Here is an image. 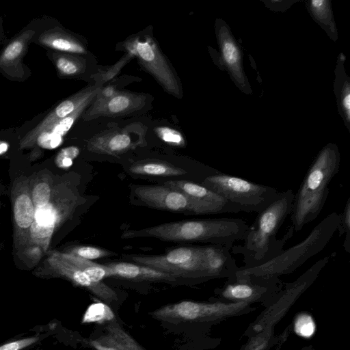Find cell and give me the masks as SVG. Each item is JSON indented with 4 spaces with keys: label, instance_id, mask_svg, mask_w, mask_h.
<instances>
[{
    "label": "cell",
    "instance_id": "6da1fadb",
    "mask_svg": "<svg viewBox=\"0 0 350 350\" xmlns=\"http://www.w3.org/2000/svg\"><path fill=\"white\" fill-rule=\"evenodd\" d=\"M294 195L292 189L279 192L275 199L258 215L249 226L242 245H232L233 254H241L243 267L252 268L263 265L278 256L286 243L293 236L294 228L278 238L277 234L292 210Z\"/></svg>",
    "mask_w": 350,
    "mask_h": 350
},
{
    "label": "cell",
    "instance_id": "7a4b0ae2",
    "mask_svg": "<svg viewBox=\"0 0 350 350\" xmlns=\"http://www.w3.org/2000/svg\"><path fill=\"white\" fill-rule=\"evenodd\" d=\"M249 225L240 218L219 217L164 223L122 232L121 238L153 237L166 241L204 242L232 247L243 240Z\"/></svg>",
    "mask_w": 350,
    "mask_h": 350
},
{
    "label": "cell",
    "instance_id": "3957f363",
    "mask_svg": "<svg viewBox=\"0 0 350 350\" xmlns=\"http://www.w3.org/2000/svg\"><path fill=\"white\" fill-rule=\"evenodd\" d=\"M340 154L333 143L325 145L317 154L296 194L289 215L295 232L316 219L329 193V185L338 172Z\"/></svg>",
    "mask_w": 350,
    "mask_h": 350
},
{
    "label": "cell",
    "instance_id": "277c9868",
    "mask_svg": "<svg viewBox=\"0 0 350 350\" xmlns=\"http://www.w3.org/2000/svg\"><path fill=\"white\" fill-rule=\"evenodd\" d=\"M340 214L333 212L321 220L300 243L284 250L267 262L252 268H238L237 280H262L293 271L310 258L322 251L336 232Z\"/></svg>",
    "mask_w": 350,
    "mask_h": 350
},
{
    "label": "cell",
    "instance_id": "5b68a950",
    "mask_svg": "<svg viewBox=\"0 0 350 350\" xmlns=\"http://www.w3.org/2000/svg\"><path fill=\"white\" fill-rule=\"evenodd\" d=\"M200 184L237 204L243 212H260L280 192L275 188L221 172L206 177Z\"/></svg>",
    "mask_w": 350,
    "mask_h": 350
},
{
    "label": "cell",
    "instance_id": "8992f818",
    "mask_svg": "<svg viewBox=\"0 0 350 350\" xmlns=\"http://www.w3.org/2000/svg\"><path fill=\"white\" fill-rule=\"evenodd\" d=\"M124 258L174 275L176 278H208L204 246H183L161 255L124 254Z\"/></svg>",
    "mask_w": 350,
    "mask_h": 350
},
{
    "label": "cell",
    "instance_id": "52a82bcc",
    "mask_svg": "<svg viewBox=\"0 0 350 350\" xmlns=\"http://www.w3.org/2000/svg\"><path fill=\"white\" fill-rule=\"evenodd\" d=\"M135 193L142 202L157 209L193 215L219 214L214 208L165 185L137 186Z\"/></svg>",
    "mask_w": 350,
    "mask_h": 350
},
{
    "label": "cell",
    "instance_id": "ba28073f",
    "mask_svg": "<svg viewBox=\"0 0 350 350\" xmlns=\"http://www.w3.org/2000/svg\"><path fill=\"white\" fill-rule=\"evenodd\" d=\"M133 48L134 54L145 70L167 93L180 98L183 91L180 81L153 38L147 36L137 40Z\"/></svg>",
    "mask_w": 350,
    "mask_h": 350
},
{
    "label": "cell",
    "instance_id": "9c48e42d",
    "mask_svg": "<svg viewBox=\"0 0 350 350\" xmlns=\"http://www.w3.org/2000/svg\"><path fill=\"white\" fill-rule=\"evenodd\" d=\"M234 305L206 304L184 300L163 306L152 311L151 316L167 323L193 321L228 311Z\"/></svg>",
    "mask_w": 350,
    "mask_h": 350
},
{
    "label": "cell",
    "instance_id": "30bf717a",
    "mask_svg": "<svg viewBox=\"0 0 350 350\" xmlns=\"http://www.w3.org/2000/svg\"><path fill=\"white\" fill-rule=\"evenodd\" d=\"M215 31L224 68L242 92L250 94L252 90L244 73L241 51L238 43L228 26L222 20L217 19Z\"/></svg>",
    "mask_w": 350,
    "mask_h": 350
},
{
    "label": "cell",
    "instance_id": "8fae6325",
    "mask_svg": "<svg viewBox=\"0 0 350 350\" xmlns=\"http://www.w3.org/2000/svg\"><path fill=\"white\" fill-rule=\"evenodd\" d=\"M51 265L59 275L68 279L76 286L87 289L105 302L110 304L118 301V295L113 288L103 282H93L85 273L66 259L62 253L53 254Z\"/></svg>",
    "mask_w": 350,
    "mask_h": 350
},
{
    "label": "cell",
    "instance_id": "7c38bea8",
    "mask_svg": "<svg viewBox=\"0 0 350 350\" xmlns=\"http://www.w3.org/2000/svg\"><path fill=\"white\" fill-rule=\"evenodd\" d=\"M96 98L85 113L88 120L99 116L116 117L127 115L142 108L146 100L144 95L126 92H116L107 98H101L97 96Z\"/></svg>",
    "mask_w": 350,
    "mask_h": 350
},
{
    "label": "cell",
    "instance_id": "4fadbf2b",
    "mask_svg": "<svg viewBox=\"0 0 350 350\" xmlns=\"http://www.w3.org/2000/svg\"><path fill=\"white\" fill-rule=\"evenodd\" d=\"M163 185L214 208L219 214L243 211L237 204L228 202L220 195L196 182L186 180H168Z\"/></svg>",
    "mask_w": 350,
    "mask_h": 350
},
{
    "label": "cell",
    "instance_id": "5bb4252c",
    "mask_svg": "<svg viewBox=\"0 0 350 350\" xmlns=\"http://www.w3.org/2000/svg\"><path fill=\"white\" fill-rule=\"evenodd\" d=\"M94 350H146L113 319L104 327L102 334L85 340Z\"/></svg>",
    "mask_w": 350,
    "mask_h": 350
},
{
    "label": "cell",
    "instance_id": "9a60e30c",
    "mask_svg": "<svg viewBox=\"0 0 350 350\" xmlns=\"http://www.w3.org/2000/svg\"><path fill=\"white\" fill-rule=\"evenodd\" d=\"M139 142L134 141L126 131H109L92 137L88 149L95 153L118 156L135 148Z\"/></svg>",
    "mask_w": 350,
    "mask_h": 350
},
{
    "label": "cell",
    "instance_id": "2e32d148",
    "mask_svg": "<svg viewBox=\"0 0 350 350\" xmlns=\"http://www.w3.org/2000/svg\"><path fill=\"white\" fill-rule=\"evenodd\" d=\"M110 269L111 277L133 281L174 282L178 278L169 273L150 267L126 262L106 264Z\"/></svg>",
    "mask_w": 350,
    "mask_h": 350
},
{
    "label": "cell",
    "instance_id": "e0dca14e",
    "mask_svg": "<svg viewBox=\"0 0 350 350\" xmlns=\"http://www.w3.org/2000/svg\"><path fill=\"white\" fill-rule=\"evenodd\" d=\"M231 247L221 244L204 246L206 267L211 278L235 275L238 267Z\"/></svg>",
    "mask_w": 350,
    "mask_h": 350
},
{
    "label": "cell",
    "instance_id": "ac0fdd59",
    "mask_svg": "<svg viewBox=\"0 0 350 350\" xmlns=\"http://www.w3.org/2000/svg\"><path fill=\"white\" fill-rule=\"evenodd\" d=\"M345 57L342 53L338 55L335 69L334 92L337 99L338 111L349 130L350 125V81L344 63Z\"/></svg>",
    "mask_w": 350,
    "mask_h": 350
},
{
    "label": "cell",
    "instance_id": "d6986e66",
    "mask_svg": "<svg viewBox=\"0 0 350 350\" xmlns=\"http://www.w3.org/2000/svg\"><path fill=\"white\" fill-rule=\"evenodd\" d=\"M129 172L137 175L159 177L177 176L189 173L185 169L159 159L138 161L129 167Z\"/></svg>",
    "mask_w": 350,
    "mask_h": 350
},
{
    "label": "cell",
    "instance_id": "ffe728a7",
    "mask_svg": "<svg viewBox=\"0 0 350 350\" xmlns=\"http://www.w3.org/2000/svg\"><path fill=\"white\" fill-rule=\"evenodd\" d=\"M307 8L312 16L329 36L334 40L337 39V31L333 18L329 1L312 0L307 2Z\"/></svg>",
    "mask_w": 350,
    "mask_h": 350
},
{
    "label": "cell",
    "instance_id": "44dd1931",
    "mask_svg": "<svg viewBox=\"0 0 350 350\" xmlns=\"http://www.w3.org/2000/svg\"><path fill=\"white\" fill-rule=\"evenodd\" d=\"M56 219L55 208L49 203L44 206L35 208L32 231L36 237H50Z\"/></svg>",
    "mask_w": 350,
    "mask_h": 350
},
{
    "label": "cell",
    "instance_id": "7402d4cb",
    "mask_svg": "<svg viewBox=\"0 0 350 350\" xmlns=\"http://www.w3.org/2000/svg\"><path fill=\"white\" fill-rule=\"evenodd\" d=\"M62 255L85 273L93 282H100L104 278L111 277V270L106 265L96 263L68 253H62Z\"/></svg>",
    "mask_w": 350,
    "mask_h": 350
},
{
    "label": "cell",
    "instance_id": "603a6c76",
    "mask_svg": "<svg viewBox=\"0 0 350 350\" xmlns=\"http://www.w3.org/2000/svg\"><path fill=\"white\" fill-rule=\"evenodd\" d=\"M35 207L30 197L25 193L15 200L14 215L17 226L21 228H29L33 221Z\"/></svg>",
    "mask_w": 350,
    "mask_h": 350
},
{
    "label": "cell",
    "instance_id": "cb8c5ba5",
    "mask_svg": "<svg viewBox=\"0 0 350 350\" xmlns=\"http://www.w3.org/2000/svg\"><path fill=\"white\" fill-rule=\"evenodd\" d=\"M239 282L228 284L222 291L227 298L245 299L254 295L256 288L245 280H238Z\"/></svg>",
    "mask_w": 350,
    "mask_h": 350
},
{
    "label": "cell",
    "instance_id": "d4e9b609",
    "mask_svg": "<svg viewBox=\"0 0 350 350\" xmlns=\"http://www.w3.org/2000/svg\"><path fill=\"white\" fill-rule=\"evenodd\" d=\"M115 319L112 311L103 304L91 305L83 317V323H105Z\"/></svg>",
    "mask_w": 350,
    "mask_h": 350
},
{
    "label": "cell",
    "instance_id": "484cf974",
    "mask_svg": "<svg viewBox=\"0 0 350 350\" xmlns=\"http://www.w3.org/2000/svg\"><path fill=\"white\" fill-rule=\"evenodd\" d=\"M66 253L90 260L116 255V253L110 250L88 245H78L73 247L69 249Z\"/></svg>",
    "mask_w": 350,
    "mask_h": 350
},
{
    "label": "cell",
    "instance_id": "4316f807",
    "mask_svg": "<svg viewBox=\"0 0 350 350\" xmlns=\"http://www.w3.org/2000/svg\"><path fill=\"white\" fill-rule=\"evenodd\" d=\"M52 48L63 51L83 54L86 49L79 42L64 37H55L46 42Z\"/></svg>",
    "mask_w": 350,
    "mask_h": 350
},
{
    "label": "cell",
    "instance_id": "83f0119b",
    "mask_svg": "<svg viewBox=\"0 0 350 350\" xmlns=\"http://www.w3.org/2000/svg\"><path fill=\"white\" fill-rule=\"evenodd\" d=\"M295 332L304 338H310L316 330L312 317L306 313L299 314L295 321Z\"/></svg>",
    "mask_w": 350,
    "mask_h": 350
},
{
    "label": "cell",
    "instance_id": "f1b7e54d",
    "mask_svg": "<svg viewBox=\"0 0 350 350\" xmlns=\"http://www.w3.org/2000/svg\"><path fill=\"white\" fill-rule=\"evenodd\" d=\"M337 230L339 231V236L345 234V239L343 243L344 250L350 253V198L347 200L343 211L340 214V224Z\"/></svg>",
    "mask_w": 350,
    "mask_h": 350
},
{
    "label": "cell",
    "instance_id": "f546056e",
    "mask_svg": "<svg viewBox=\"0 0 350 350\" xmlns=\"http://www.w3.org/2000/svg\"><path fill=\"white\" fill-rule=\"evenodd\" d=\"M155 132L162 141L171 146L180 147L185 146L183 135L176 129L167 126H160L155 129Z\"/></svg>",
    "mask_w": 350,
    "mask_h": 350
},
{
    "label": "cell",
    "instance_id": "4dcf8cb0",
    "mask_svg": "<svg viewBox=\"0 0 350 350\" xmlns=\"http://www.w3.org/2000/svg\"><path fill=\"white\" fill-rule=\"evenodd\" d=\"M50 198L51 188L47 183L41 182L34 187L32 191V202L35 208L48 204Z\"/></svg>",
    "mask_w": 350,
    "mask_h": 350
},
{
    "label": "cell",
    "instance_id": "1f68e13d",
    "mask_svg": "<svg viewBox=\"0 0 350 350\" xmlns=\"http://www.w3.org/2000/svg\"><path fill=\"white\" fill-rule=\"evenodd\" d=\"M80 150L76 146H69L62 149L55 159L57 165L62 168H68L72 165V161L79 154Z\"/></svg>",
    "mask_w": 350,
    "mask_h": 350
},
{
    "label": "cell",
    "instance_id": "d6a6232c",
    "mask_svg": "<svg viewBox=\"0 0 350 350\" xmlns=\"http://www.w3.org/2000/svg\"><path fill=\"white\" fill-rule=\"evenodd\" d=\"M56 65L58 70L66 75L77 74L81 70L83 66L81 64L64 57H59L57 60Z\"/></svg>",
    "mask_w": 350,
    "mask_h": 350
},
{
    "label": "cell",
    "instance_id": "836d02e7",
    "mask_svg": "<svg viewBox=\"0 0 350 350\" xmlns=\"http://www.w3.org/2000/svg\"><path fill=\"white\" fill-rule=\"evenodd\" d=\"M62 142V137L53 134L50 131H43L38 137V144L40 146L53 149L59 146Z\"/></svg>",
    "mask_w": 350,
    "mask_h": 350
},
{
    "label": "cell",
    "instance_id": "e575fe53",
    "mask_svg": "<svg viewBox=\"0 0 350 350\" xmlns=\"http://www.w3.org/2000/svg\"><path fill=\"white\" fill-rule=\"evenodd\" d=\"M39 340L37 336L28 337L7 342L0 346V350H22L36 343Z\"/></svg>",
    "mask_w": 350,
    "mask_h": 350
},
{
    "label": "cell",
    "instance_id": "d590c367",
    "mask_svg": "<svg viewBox=\"0 0 350 350\" xmlns=\"http://www.w3.org/2000/svg\"><path fill=\"white\" fill-rule=\"evenodd\" d=\"M23 44L15 41L10 44L4 51L3 57L7 60H12L17 57L23 51Z\"/></svg>",
    "mask_w": 350,
    "mask_h": 350
},
{
    "label": "cell",
    "instance_id": "8d00e7d4",
    "mask_svg": "<svg viewBox=\"0 0 350 350\" xmlns=\"http://www.w3.org/2000/svg\"><path fill=\"white\" fill-rule=\"evenodd\" d=\"M116 92L114 88L113 87H106L105 89L102 90L99 92L100 94V96L99 98H107L111 97ZM97 96V95H96Z\"/></svg>",
    "mask_w": 350,
    "mask_h": 350
},
{
    "label": "cell",
    "instance_id": "74e56055",
    "mask_svg": "<svg viewBox=\"0 0 350 350\" xmlns=\"http://www.w3.org/2000/svg\"><path fill=\"white\" fill-rule=\"evenodd\" d=\"M8 149V144L4 142H0V154L5 152Z\"/></svg>",
    "mask_w": 350,
    "mask_h": 350
}]
</instances>
